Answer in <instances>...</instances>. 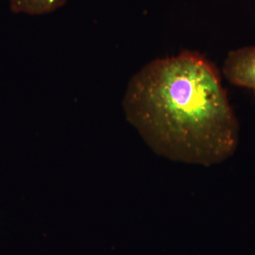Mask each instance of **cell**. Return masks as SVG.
Returning <instances> with one entry per match:
<instances>
[{
  "mask_svg": "<svg viewBox=\"0 0 255 255\" xmlns=\"http://www.w3.org/2000/svg\"><path fill=\"white\" fill-rule=\"evenodd\" d=\"M13 12L31 15L48 14L66 4L68 0H9Z\"/></svg>",
  "mask_w": 255,
  "mask_h": 255,
  "instance_id": "cell-3",
  "label": "cell"
},
{
  "mask_svg": "<svg viewBox=\"0 0 255 255\" xmlns=\"http://www.w3.org/2000/svg\"><path fill=\"white\" fill-rule=\"evenodd\" d=\"M223 73L236 86L255 92V46H246L228 53Z\"/></svg>",
  "mask_w": 255,
  "mask_h": 255,
  "instance_id": "cell-2",
  "label": "cell"
},
{
  "mask_svg": "<svg viewBox=\"0 0 255 255\" xmlns=\"http://www.w3.org/2000/svg\"><path fill=\"white\" fill-rule=\"evenodd\" d=\"M124 108L158 155L209 167L234 153L239 125L219 70L184 51L152 60L129 82Z\"/></svg>",
  "mask_w": 255,
  "mask_h": 255,
  "instance_id": "cell-1",
  "label": "cell"
}]
</instances>
